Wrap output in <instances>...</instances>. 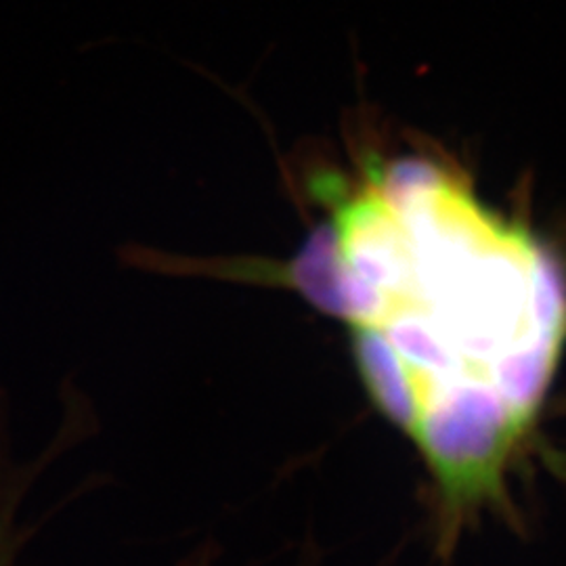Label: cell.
I'll return each mask as SVG.
<instances>
[{
    "instance_id": "6da1fadb",
    "label": "cell",
    "mask_w": 566,
    "mask_h": 566,
    "mask_svg": "<svg viewBox=\"0 0 566 566\" xmlns=\"http://www.w3.org/2000/svg\"><path fill=\"white\" fill-rule=\"evenodd\" d=\"M290 280L343 324L369 401L422 460L439 549L512 516L566 350L565 266L531 227L403 156L336 200Z\"/></svg>"
},
{
    "instance_id": "7a4b0ae2",
    "label": "cell",
    "mask_w": 566,
    "mask_h": 566,
    "mask_svg": "<svg viewBox=\"0 0 566 566\" xmlns=\"http://www.w3.org/2000/svg\"><path fill=\"white\" fill-rule=\"evenodd\" d=\"M61 397L65 401V422L60 434L41 458L32 464L15 465L9 460V432H7V392L0 388V566H15L21 546L18 512L28 486L34 483L44 465L57 453L86 434V428L95 424V416L86 395L78 392L72 378L63 382Z\"/></svg>"
}]
</instances>
